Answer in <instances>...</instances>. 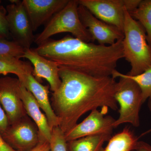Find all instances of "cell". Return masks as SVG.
Returning <instances> with one entry per match:
<instances>
[{
  "instance_id": "1",
  "label": "cell",
  "mask_w": 151,
  "mask_h": 151,
  "mask_svg": "<svg viewBox=\"0 0 151 151\" xmlns=\"http://www.w3.org/2000/svg\"><path fill=\"white\" fill-rule=\"evenodd\" d=\"M59 73L61 84L52 92L51 104L65 134L89 111L98 108L118 110L114 98L116 82L112 76L94 77L61 68Z\"/></svg>"
},
{
  "instance_id": "2",
  "label": "cell",
  "mask_w": 151,
  "mask_h": 151,
  "mask_svg": "<svg viewBox=\"0 0 151 151\" xmlns=\"http://www.w3.org/2000/svg\"><path fill=\"white\" fill-rule=\"evenodd\" d=\"M34 49L60 68L97 77L112 76L119 60L124 58L123 40L103 45L68 35L58 40L49 39Z\"/></svg>"
},
{
  "instance_id": "3",
  "label": "cell",
  "mask_w": 151,
  "mask_h": 151,
  "mask_svg": "<svg viewBox=\"0 0 151 151\" xmlns=\"http://www.w3.org/2000/svg\"><path fill=\"white\" fill-rule=\"evenodd\" d=\"M123 32L124 58L131 66L127 74L137 75L151 66V47L147 41L145 29L126 9Z\"/></svg>"
},
{
  "instance_id": "4",
  "label": "cell",
  "mask_w": 151,
  "mask_h": 151,
  "mask_svg": "<svg viewBox=\"0 0 151 151\" xmlns=\"http://www.w3.org/2000/svg\"><path fill=\"white\" fill-rule=\"evenodd\" d=\"M111 76L114 79L119 78L114 93V98L120 106L119 116L113 124L114 128L125 123L139 127L140 110L143 104L139 87L134 81L117 70L113 72Z\"/></svg>"
},
{
  "instance_id": "5",
  "label": "cell",
  "mask_w": 151,
  "mask_h": 151,
  "mask_svg": "<svg viewBox=\"0 0 151 151\" xmlns=\"http://www.w3.org/2000/svg\"><path fill=\"white\" fill-rule=\"evenodd\" d=\"M78 0H69L67 4L52 17L44 29L35 36V43L38 45L50 39L52 36L69 32L74 37L86 42H92L88 29L82 24L78 13Z\"/></svg>"
},
{
  "instance_id": "6",
  "label": "cell",
  "mask_w": 151,
  "mask_h": 151,
  "mask_svg": "<svg viewBox=\"0 0 151 151\" xmlns=\"http://www.w3.org/2000/svg\"><path fill=\"white\" fill-rule=\"evenodd\" d=\"M10 1L12 4L6 8L10 35L14 41L23 47L25 49L30 48L35 36L29 17L22 1Z\"/></svg>"
},
{
  "instance_id": "7",
  "label": "cell",
  "mask_w": 151,
  "mask_h": 151,
  "mask_svg": "<svg viewBox=\"0 0 151 151\" xmlns=\"http://www.w3.org/2000/svg\"><path fill=\"white\" fill-rule=\"evenodd\" d=\"M1 136L17 151H31L40 142L37 127L27 115L9 125Z\"/></svg>"
},
{
  "instance_id": "8",
  "label": "cell",
  "mask_w": 151,
  "mask_h": 151,
  "mask_svg": "<svg viewBox=\"0 0 151 151\" xmlns=\"http://www.w3.org/2000/svg\"><path fill=\"white\" fill-rule=\"evenodd\" d=\"M0 105L5 112L9 125L27 115L22 100L18 78L7 76L0 78Z\"/></svg>"
},
{
  "instance_id": "9",
  "label": "cell",
  "mask_w": 151,
  "mask_h": 151,
  "mask_svg": "<svg viewBox=\"0 0 151 151\" xmlns=\"http://www.w3.org/2000/svg\"><path fill=\"white\" fill-rule=\"evenodd\" d=\"M108 110V108H103L100 111L97 109L91 111L83 122L65 134L66 142L92 135L112 134L116 120L111 116H105Z\"/></svg>"
},
{
  "instance_id": "10",
  "label": "cell",
  "mask_w": 151,
  "mask_h": 151,
  "mask_svg": "<svg viewBox=\"0 0 151 151\" xmlns=\"http://www.w3.org/2000/svg\"><path fill=\"white\" fill-rule=\"evenodd\" d=\"M78 10L80 20L88 29L92 42L96 40L99 45H111L124 39V32L118 28L97 19L79 4Z\"/></svg>"
},
{
  "instance_id": "11",
  "label": "cell",
  "mask_w": 151,
  "mask_h": 151,
  "mask_svg": "<svg viewBox=\"0 0 151 151\" xmlns=\"http://www.w3.org/2000/svg\"><path fill=\"white\" fill-rule=\"evenodd\" d=\"M97 19L124 30L125 0H78Z\"/></svg>"
},
{
  "instance_id": "12",
  "label": "cell",
  "mask_w": 151,
  "mask_h": 151,
  "mask_svg": "<svg viewBox=\"0 0 151 151\" xmlns=\"http://www.w3.org/2000/svg\"><path fill=\"white\" fill-rule=\"evenodd\" d=\"M69 0L22 1L32 25L34 32L46 24L55 14L67 4Z\"/></svg>"
},
{
  "instance_id": "13",
  "label": "cell",
  "mask_w": 151,
  "mask_h": 151,
  "mask_svg": "<svg viewBox=\"0 0 151 151\" xmlns=\"http://www.w3.org/2000/svg\"><path fill=\"white\" fill-rule=\"evenodd\" d=\"M22 58H26L32 64V74L38 81L40 83L44 78L48 82L52 92L58 89L61 81L59 76L60 68L55 63L40 55L34 49L26 50Z\"/></svg>"
},
{
  "instance_id": "14",
  "label": "cell",
  "mask_w": 151,
  "mask_h": 151,
  "mask_svg": "<svg viewBox=\"0 0 151 151\" xmlns=\"http://www.w3.org/2000/svg\"><path fill=\"white\" fill-rule=\"evenodd\" d=\"M18 79L21 84L32 94L44 112L51 130L55 127H59V119L55 113L49 98L50 86L41 84L32 73L26 74Z\"/></svg>"
},
{
  "instance_id": "15",
  "label": "cell",
  "mask_w": 151,
  "mask_h": 151,
  "mask_svg": "<svg viewBox=\"0 0 151 151\" xmlns=\"http://www.w3.org/2000/svg\"><path fill=\"white\" fill-rule=\"evenodd\" d=\"M21 95L27 115L32 119L38 129L40 142H50L52 130L49 125L46 116L42 112L40 107L32 94L21 84Z\"/></svg>"
},
{
  "instance_id": "16",
  "label": "cell",
  "mask_w": 151,
  "mask_h": 151,
  "mask_svg": "<svg viewBox=\"0 0 151 151\" xmlns=\"http://www.w3.org/2000/svg\"><path fill=\"white\" fill-rule=\"evenodd\" d=\"M110 134L87 136L67 142L68 151H103L104 143L111 137Z\"/></svg>"
},
{
  "instance_id": "17",
  "label": "cell",
  "mask_w": 151,
  "mask_h": 151,
  "mask_svg": "<svg viewBox=\"0 0 151 151\" xmlns=\"http://www.w3.org/2000/svg\"><path fill=\"white\" fill-rule=\"evenodd\" d=\"M138 139L128 128L111 137L103 151H132L135 150Z\"/></svg>"
},
{
  "instance_id": "18",
  "label": "cell",
  "mask_w": 151,
  "mask_h": 151,
  "mask_svg": "<svg viewBox=\"0 0 151 151\" xmlns=\"http://www.w3.org/2000/svg\"><path fill=\"white\" fill-rule=\"evenodd\" d=\"M33 67L29 63L17 58H0V74H15L18 78L29 73H32Z\"/></svg>"
},
{
  "instance_id": "19",
  "label": "cell",
  "mask_w": 151,
  "mask_h": 151,
  "mask_svg": "<svg viewBox=\"0 0 151 151\" xmlns=\"http://www.w3.org/2000/svg\"><path fill=\"white\" fill-rule=\"evenodd\" d=\"M129 14L145 29L147 41L151 47V0H141L137 8Z\"/></svg>"
},
{
  "instance_id": "20",
  "label": "cell",
  "mask_w": 151,
  "mask_h": 151,
  "mask_svg": "<svg viewBox=\"0 0 151 151\" xmlns=\"http://www.w3.org/2000/svg\"><path fill=\"white\" fill-rule=\"evenodd\" d=\"M25 49L14 40L0 37V58H17L21 59Z\"/></svg>"
},
{
  "instance_id": "21",
  "label": "cell",
  "mask_w": 151,
  "mask_h": 151,
  "mask_svg": "<svg viewBox=\"0 0 151 151\" xmlns=\"http://www.w3.org/2000/svg\"><path fill=\"white\" fill-rule=\"evenodd\" d=\"M135 81L139 87L142 92V101L145 103L147 99L151 98V66L143 73L137 75L125 74Z\"/></svg>"
},
{
  "instance_id": "22",
  "label": "cell",
  "mask_w": 151,
  "mask_h": 151,
  "mask_svg": "<svg viewBox=\"0 0 151 151\" xmlns=\"http://www.w3.org/2000/svg\"><path fill=\"white\" fill-rule=\"evenodd\" d=\"M49 143L50 151H68L65 134L59 127H55L52 130Z\"/></svg>"
},
{
  "instance_id": "23",
  "label": "cell",
  "mask_w": 151,
  "mask_h": 151,
  "mask_svg": "<svg viewBox=\"0 0 151 151\" xmlns=\"http://www.w3.org/2000/svg\"><path fill=\"white\" fill-rule=\"evenodd\" d=\"M6 9L0 6V35L7 39L10 36L6 18Z\"/></svg>"
},
{
  "instance_id": "24",
  "label": "cell",
  "mask_w": 151,
  "mask_h": 151,
  "mask_svg": "<svg viewBox=\"0 0 151 151\" xmlns=\"http://www.w3.org/2000/svg\"><path fill=\"white\" fill-rule=\"evenodd\" d=\"M9 126V124L5 112L0 105V135L6 132Z\"/></svg>"
},
{
  "instance_id": "25",
  "label": "cell",
  "mask_w": 151,
  "mask_h": 151,
  "mask_svg": "<svg viewBox=\"0 0 151 151\" xmlns=\"http://www.w3.org/2000/svg\"><path fill=\"white\" fill-rule=\"evenodd\" d=\"M135 150L136 151H151V145L143 141H138Z\"/></svg>"
},
{
  "instance_id": "26",
  "label": "cell",
  "mask_w": 151,
  "mask_h": 151,
  "mask_svg": "<svg viewBox=\"0 0 151 151\" xmlns=\"http://www.w3.org/2000/svg\"><path fill=\"white\" fill-rule=\"evenodd\" d=\"M50 143L47 142H40L35 148L30 151H50Z\"/></svg>"
},
{
  "instance_id": "27",
  "label": "cell",
  "mask_w": 151,
  "mask_h": 151,
  "mask_svg": "<svg viewBox=\"0 0 151 151\" xmlns=\"http://www.w3.org/2000/svg\"><path fill=\"white\" fill-rule=\"evenodd\" d=\"M0 151H17L6 142L0 135Z\"/></svg>"
},
{
  "instance_id": "28",
  "label": "cell",
  "mask_w": 151,
  "mask_h": 151,
  "mask_svg": "<svg viewBox=\"0 0 151 151\" xmlns=\"http://www.w3.org/2000/svg\"><path fill=\"white\" fill-rule=\"evenodd\" d=\"M148 107L149 109H150V111L151 112V99H149V101L148 102Z\"/></svg>"
},
{
  "instance_id": "29",
  "label": "cell",
  "mask_w": 151,
  "mask_h": 151,
  "mask_svg": "<svg viewBox=\"0 0 151 151\" xmlns=\"http://www.w3.org/2000/svg\"><path fill=\"white\" fill-rule=\"evenodd\" d=\"M151 132V129L150 130H149V131H148V132H147V133H148V132Z\"/></svg>"
},
{
  "instance_id": "30",
  "label": "cell",
  "mask_w": 151,
  "mask_h": 151,
  "mask_svg": "<svg viewBox=\"0 0 151 151\" xmlns=\"http://www.w3.org/2000/svg\"><path fill=\"white\" fill-rule=\"evenodd\" d=\"M0 37H3L2 36L0 35Z\"/></svg>"
},
{
  "instance_id": "31",
  "label": "cell",
  "mask_w": 151,
  "mask_h": 151,
  "mask_svg": "<svg viewBox=\"0 0 151 151\" xmlns=\"http://www.w3.org/2000/svg\"><path fill=\"white\" fill-rule=\"evenodd\" d=\"M0 75H1V74H0Z\"/></svg>"
}]
</instances>
